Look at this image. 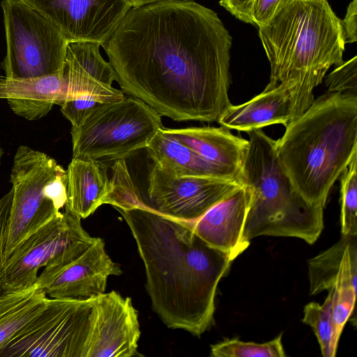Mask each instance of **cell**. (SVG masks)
I'll return each mask as SVG.
<instances>
[{
    "mask_svg": "<svg viewBox=\"0 0 357 357\" xmlns=\"http://www.w3.org/2000/svg\"><path fill=\"white\" fill-rule=\"evenodd\" d=\"M95 298H49L45 308L7 345L0 357H85Z\"/></svg>",
    "mask_w": 357,
    "mask_h": 357,
    "instance_id": "9c48e42d",
    "label": "cell"
},
{
    "mask_svg": "<svg viewBox=\"0 0 357 357\" xmlns=\"http://www.w3.org/2000/svg\"><path fill=\"white\" fill-rule=\"evenodd\" d=\"M163 131L207 161L227 170L241 183V169L248 141L221 126L166 128Z\"/></svg>",
    "mask_w": 357,
    "mask_h": 357,
    "instance_id": "e0dca14e",
    "label": "cell"
},
{
    "mask_svg": "<svg viewBox=\"0 0 357 357\" xmlns=\"http://www.w3.org/2000/svg\"><path fill=\"white\" fill-rule=\"evenodd\" d=\"M327 92L357 96V56L336 68L326 77Z\"/></svg>",
    "mask_w": 357,
    "mask_h": 357,
    "instance_id": "4316f807",
    "label": "cell"
},
{
    "mask_svg": "<svg viewBox=\"0 0 357 357\" xmlns=\"http://www.w3.org/2000/svg\"><path fill=\"white\" fill-rule=\"evenodd\" d=\"M13 190L0 198V296L6 291L4 283L5 247L8 220L10 215Z\"/></svg>",
    "mask_w": 357,
    "mask_h": 357,
    "instance_id": "f1b7e54d",
    "label": "cell"
},
{
    "mask_svg": "<svg viewBox=\"0 0 357 357\" xmlns=\"http://www.w3.org/2000/svg\"><path fill=\"white\" fill-rule=\"evenodd\" d=\"M101 103L88 95L69 97L61 105V112L73 127H78Z\"/></svg>",
    "mask_w": 357,
    "mask_h": 357,
    "instance_id": "83f0119b",
    "label": "cell"
},
{
    "mask_svg": "<svg viewBox=\"0 0 357 357\" xmlns=\"http://www.w3.org/2000/svg\"><path fill=\"white\" fill-rule=\"evenodd\" d=\"M122 91L161 116L218 122L229 96L231 37L193 1L131 8L102 45Z\"/></svg>",
    "mask_w": 357,
    "mask_h": 357,
    "instance_id": "6da1fadb",
    "label": "cell"
},
{
    "mask_svg": "<svg viewBox=\"0 0 357 357\" xmlns=\"http://www.w3.org/2000/svg\"><path fill=\"white\" fill-rule=\"evenodd\" d=\"M243 184L213 177L178 176L153 162L143 206L179 220L194 221Z\"/></svg>",
    "mask_w": 357,
    "mask_h": 357,
    "instance_id": "8fae6325",
    "label": "cell"
},
{
    "mask_svg": "<svg viewBox=\"0 0 357 357\" xmlns=\"http://www.w3.org/2000/svg\"><path fill=\"white\" fill-rule=\"evenodd\" d=\"M100 46L94 41H68L63 68L68 98L88 95L107 102L125 97L122 91L112 86L116 80L114 71L101 56Z\"/></svg>",
    "mask_w": 357,
    "mask_h": 357,
    "instance_id": "9a60e30c",
    "label": "cell"
},
{
    "mask_svg": "<svg viewBox=\"0 0 357 357\" xmlns=\"http://www.w3.org/2000/svg\"><path fill=\"white\" fill-rule=\"evenodd\" d=\"M258 28L271 66L268 86H286L292 121L313 102L329 68L344 61L340 20L326 0H289Z\"/></svg>",
    "mask_w": 357,
    "mask_h": 357,
    "instance_id": "3957f363",
    "label": "cell"
},
{
    "mask_svg": "<svg viewBox=\"0 0 357 357\" xmlns=\"http://www.w3.org/2000/svg\"><path fill=\"white\" fill-rule=\"evenodd\" d=\"M146 149L153 162L172 174L236 181L227 170L199 156L166 134L162 128L158 130Z\"/></svg>",
    "mask_w": 357,
    "mask_h": 357,
    "instance_id": "44dd1931",
    "label": "cell"
},
{
    "mask_svg": "<svg viewBox=\"0 0 357 357\" xmlns=\"http://www.w3.org/2000/svg\"><path fill=\"white\" fill-rule=\"evenodd\" d=\"M81 218L65 209L24 239L6 259V290L36 284L42 268L66 265L82 255L94 241Z\"/></svg>",
    "mask_w": 357,
    "mask_h": 357,
    "instance_id": "30bf717a",
    "label": "cell"
},
{
    "mask_svg": "<svg viewBox=\"0 0 357 357\" xmlns=\"http://www.w3.org/2000/svg\"><path fill=\"white\" fill-rule=\"evenodd\" d=\"M121 273L119 266L107 254L104 241L96 237L71 262L43 268L36 284L50 298L87 300L104 293L108 278Z\"/></svg>",
    "mask_w": 357,
    "mask_h": 357,
    "instance_id": "4fadbf2b",
    "label": "cell"
},
{
    "mask_svg": "<svg viewBox=\"0 0 357 357\" xmlns=\"http://www.w3.org/2000/svg\"><path fill=\"white\" fill-rule=\"evenodd\" d=\"M162 128L161 116L136 98L102 102L79 126H72L73 158L124 160L146 149Z\"/></svg>",
    "mask_w": 357,
    "mask_h": 357,
    "instance_id": "52a82bcc",
    "label": "cell"
},
{
    "mask_svg": "<svg viewBox=\"0 0 357 357\" xmlns=\"http://www.w3.org/2000/svg\"><path fill=\"white\" fill-rule=\"evenodd\" d=\"M67 172L65 209L82 219L107 204L112 192L107 167L101 161L73 158Z\"/></svg>",
    "mask_w": 357,
    "mask_h": 357,
    "instance_id": "ffe728a7",
    "label": "cell"
},
{
    "mask_svg": "<svg viewBox=\"0 0 357 357\" xmlns=\"http://www.w3.org/2000/svg\"><path fill=\"white\" fill-rule=\"evenodd\" d=\"M289 0H254L252 6L253 24L258 27L266 24Z\"/></svg>",
    "mask_w": 357,
    "mask_h": 357,
    "instance_id": "f546056e",
    "label": "cell"
},
{
    "mask_svg": "<svg viewBox=\"0 0 357 357\" xmlns=\"http://www.w3.org/2000/svg\"><path fill=\"white\" fill-rule=\"evenodd\" d=\"M357 235L342 234L333 246L308 260L310 294L329 290L335 283L349 244Z\"/></svg>",
    "mask_w": 357,
    "mask_h": 357,
    "instance_id": "603a6c76",
    "label": "cell"
},
{
    "mask_svg": "<svg viewBox=\"0 0 357 357\" xmlns=\"http://www.w3.org/2000/svg\"><path fill=\"white\" fill-rule=\"evenodd\" d=\"M211 356L213 357H284L286 356L282 344V334L264 343L227 340L213 344Z\"/></svg>",
    "mask_w": 357,
    "mask_h": 357,
    "instance_id": "d4e9b609",
    "label": "cell"
},
{
    "mask_svg": "<svg viewBox=\"0 0 357 357\" xmlns=\"http://www.w3.org/2000/svg\"><path fill=\"white\" fill-rule=\"evenodd\" d=\"M292 119L290 96L281 83L264 90L251 100L231 105L218 123L229 129L249 132L273 125L287 126Z\"/></svg>",
    "mask_w": 357,
    "mask_h": 357,
    "instance_id": "d6986e66",
    "label": "cell"
},
{
    "mask_svg": "<svg viewBox=\"0 0 357 357\" xmlns=\"http://www.w3.org/2000/svg\"><path fill=\"white\" fill-rule=\"evenodd\" d=\"M67 98L63 72L26 79L0 76V99H6L15 114L29 121L46 116L54 105H61Z\"/></svg>",
    "mask_w": 357,
    "mask_h": 357,
    "instance_id": "ac0fdd59",
    "label": "cell"
},
{
    "mask_svg": "<svg viewBox=\"0 0 357 357\" xmlns=\"http://www.w3.org/2000/svg\"><path fill=\"white\" fill-rule=\"evenodd\" d=\"M131 7H139L148 4L155 3L161 1H172V0H126ZM193 1V0H185Z\"/></svg>",
    "mask_w": 357,
    "mask_h": 357,
    "instance_id": "d6a6232c",
    "label": "cell"
},
{
    "mask_svg": "<svg viewBox=\"0 0 357 357\" xmlns=\"http://www.w3.org/2000/svg\"><path fill=\"white\" fill-rule=\"evenodd\" d=\"M254 0H220V4L243 22L253 24L252 6Z\"/></svg>",
    "mask_w": 357,
    "mask_h": 357,
    "instance_id": "4dcf8cb0",
    "label": "cell"
},
{
    "mask_svg": "<svg viewBox=\"0 0 357 357\" xmlns=\"http://www.w3.org/2000/svg\"><path fill=\"white\" fill-rule=\"evenodd\" d=\"M251 200L250 189L243 185L200 218L188 222L207 244L234 260L250 245L243 240V234Z\"/></svg>",
    "mask_w": 357,
    "mask_h": 357,
    "instance_id": "2e32d148",
    "label": "cell"
},
{
    "mask_svg": "<svg viewBox=\"0 0 357 357\" xmlns=\"http://www.w3.org/2000/svg\"><path fill=\"white\" fill-rule=\"evenodd\" d=\"M333 287L324 303L312 302L304 307L303 322L310 326L319 342L322 356L334 357L340 336L336 332L332 313Z\"/></svg>",
    "mask_w": 357,
    "mask_h": 357,
    "instance_id": "cb8c5ba5",
    "label": "cell"
},
{
    "mask_svg": "<svg viewBox=\"0 0 357 357\" xmlns=\"http://www.w3.org/2000/svg\"><path fill=\"white\" fill-rule=\"evenodd\" d=\"M48 297L36 284L6 290L0 296V354L46 306Z\"/></svg>",
    "mask_w": 357,
    "mask_h": 357,
    "instance_id": "7402d4cb",
    "label": "cell"
},
{
    "mask_svg": "<svg viewBox=\"0 0 357 357\" xmlns=\"http://www.w3.org/2000/svg\"><path fill=\"white\" fill-rule=\"evenodd\" d=\"M56 24L69 41L103 45L132 8L126 0H20Z\"/></svg>",
    "mask_w": 357,
    "mask_h": 357,
    "instance_id": "7c38bea8",
    "label": "cell"
},
{
    "mask_svg": "<svg viewBox=\"0 0 357 357\" xmlns=\"http://www.w3.org/2000/svg\"><path fill=\"white\" fill-rule=\"evenodd\" d=\"M285 128L275 141L279 160L300 195L324 208L357 155V96L326 92Z\"/></svg>",
    "mask_w": 357,
    "mask_h": 357,
    "instance_id": "277c9868",
    "label": "cell"
},
{
    "mask_svg": "<svg viewBox=\"0 0 357 357\" xmlns=\"http://www.w3.org/2000/svg\"><path fill=\"white\" fill-rule=\"evenodd\" d=\"M117 211L136 242L154 312L167 327L201 335L213 321L216 289L231 257L186 221L142 205Z\"/></svg>",
    "mask_w": 357,
    "mask_h": 357,
    "instance_id": "7a4b0ae2",
    "label": "cell"
},
{
    "mask_svg": "<svg viewBox=\"0 0 357 357\" xmlns=\"http://www.w3.org/2000/svg\"><path fill=\"white\" fill-rule=\"evenodd\" d=\"M340 22L345 44L355 43L357 40V0L350 2Z\"/></svg>",
    "mask_w": 357,
    "mask_h": 357,
    "instance_id": "1f68e13d",
    "label": "cell"
},
{
    "mask_svg": "<svg viewBox=\"0 0 357 357\" xmlns=\"http://www.w3.org/2000/svg\"><path fill=\"white\" fill-rule=\"evenodd\" d=\"M138 314L130 298L115 291L95 298L85 357H130L137 353Z\"/></svg>",
    "mask_w": 357,
    "mask_h": 357,
    "instance_id": "5bb4252c",
    "label": "cell"
},
{
    "mask_svg": "<svg viewBox=\"0 0 357 357\" xmlns=\"http://www.w3.org/2000/svg\"><path fill=\"white\" fill-rule=\"evenodd\" d=\"M340 177L341 232L344 235H357V155Z\"/></svg>",
    "mask_w": 357,
    "mask_h": 357,
    "instance_id": "484cf974",
    "label": "cell"
},
{
    "mask_svg": "<svg viewBox=\"0 0 357 357\" xmlns=\"http://www.w3.org/2000/svg\"><path fill=\"white\" fill-rule=\"evenodd\" d=\"M10 181L13 199L8 220L5 256L58 215L68 199L67 172L46 153L18 147Z\"/></svg>",
    "mask_w": 357,
    "mask_h": 357,
    "instance_id": "8992f818",
    "label": "cell"
},
{
    "mask_svg": "<svg viewBox=\"0 0 357 357\" xmlns=\"http://www.w3.org/2000/svg\"><path fill=\"white\" fill-rule=\"evenodd\" d=\"M3 150H2V149L0 146V162H1V157L3 155Z\"/></svg>",
    "mask_w": 357,
    "mask_h": 357,
    "instance_id": "836d02e7",
    "label": "cell"
},
{
    "mask_svg": "<svg viewBox=\"0 0 357 357\" xmlns=\"http://www.w3.org/2000/svg\"><path fill=\"white\" fill-rule=\"evenodd\" d=\"M1 6L6 40L5 77L26 79L63 72L68 40L50 20L20 0Z\"/></svg>",
    "mask_w": 357,
    "mask_h": 357,
    "instance_id": "ba28073f",
    "label": "cell"
},
{
    "mask_svg": "<svg viewBox=\"0 0 357 357\" xmlns=\"http://www.w3.org/2000/svg\"><path fill=\"white\" fill-rule=\"evenodd\" d=\"M241 183L252 192L243 238L295 237L313 244L324 228V207L309 203L294 188L277 155L275 140L261 129L247 132Z\"/></svg>",
    "mask_w": 357,
    "mask_h": 357,
    "instance_id": "5b68a950",
    "label": "cell"
}]
</instances>
